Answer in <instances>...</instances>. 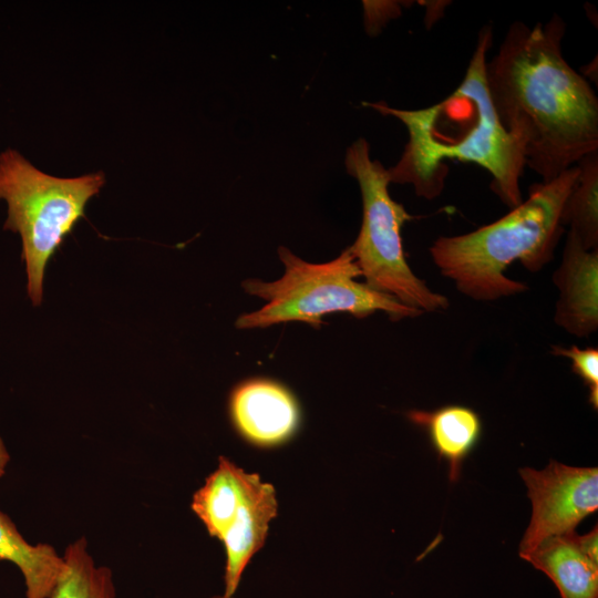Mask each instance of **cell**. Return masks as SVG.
<instances>
[{"mask_svg": "<svg viewBox=\"0 0 598 598\" xmlns=\"http://www.w3.org/2000/svg\"><path fill=\"white\" fill-rule=\"evenodd\" d=\"M563 19L513 22L485 64L491 103L526 165L549 182L598 151V99L564 59Z\"/></svg>", "mask_w": 598, "mask_h": 598, "instance_id": "6da1fadb", "label": "cell"}, {"mask_svg": "<svg viewBox=\"0 0 598 598\" xmlns=\"http://www.w3.org/2000/svg\"><path fill=\"white\" fill-rule=\"evenodd\" d=\"M492 29L484 27L458 87L474 106L472 127L461 138H445L431 127L427 110H400L383 102L364 103L375 111L399 118L408 130L409 141L399 162L388 169L391 183L411 184L415 194L436 198L444 188L446 159L473 163L492 175L491 188L511 209L523 202L519 181L526 166L519 144L503 127L485 83L487 51Z\"/></svg>", "mask_w": 598, "mask_h": 598, "instance_id": "7a4b0ae2", "label": "cell"}, {"mask_svg": "<svg viewBox=\"0 0 598 598\" xmlns=\"http://www.w3.org/2000/svg\"><path fill=\"white\" fill-rule=\"evenodd\" d=\"M577 176L576 164L549 182L532 185L527 199L496 221L439 237L430 247L434 265L461 293L477 301L526 291L528 287L506 277L505 270L518 260L529 272H538L553 260L565 230L561 209Z\"/></svg>", "mask_w": 598, "mask_h": 598, "instance_id": "3957f363", "label": "cell"}, {"mask_svg": "<svg viewBox=\"0 0 598 598\" xmlns=\"http://www.w3.org/2000/svg\"><path fill=\"white\" fill-rule=\"evenodd\" d=\"M278 255L285 266L281 278L270 282L243 281L247 293L267 303L259 310L241 315L236 321L237 328H266L289 321L319 327L323 323L322 317L333 312L363 318L383 311L394 321L423 313L358 281L361 271L349 248L322 264L305 261L282 246Z\"/></svg>", "mask_w": 598, "mask_h": 598, "instance_id": "277c9868", "label": "cell"}, {"mask_svg": "<svg viewBox=\"0 0 598 598\" xmlns=\"http://www.w3.org/2000/svg\"><path fill=\"white\" fill-rule=\"evenodd\" d=\"M104 183L102 172L61 178L38 169L16 150L0 154V200L8 206L3 228L21 238L27 289L34 307L42 302L48 262Z\"/></svg>", "mask_w": 598, "mask_h": 598, "instance_id": "5b68a950", "label": "cell"}, {"mask_svg": "<svg viewBox=\"0 0 598 598\" xmlns=\"http://www.w3.org/2000/svg\"><path fill=\"white\" fill-rule=\"evenodd\" d=\"M344 165L358 182L362 198L360 231L348 248L364 282L422 312L447 309V298L431 290L406 261L401 230L414 217L391 197L389 172L381 162L371 158L363 137L347 148Z\"/></svg>", "mask_w": 598, "mask_h": 598, "instance_id": "8992f818", "label": "cell"}, {"mask_svg": "<svg viewBox=\"0 0 598 598\" xmlns=\"http://www.w3.org/2000/svg\"><path fill=\"white\" fill-rule=\"evenodd\" d=\"M532 502V517L519 544L524 558L546 538L575 532L598 508L597 467H574L551 460L537 471L519 468Z\"/></svg>", "mask_w": 598, "mask_h": 598, "instance_id": "52a82bcc", "label": "cell"}, {"mask_svg": "<svg viewBox=\"0 0 598 598\" xmlns=\"http://www.w3.org/2000/svg\"><path fill=\"white\" fill-rule=\"evenodd\" d=\"M553 282L558 289L556 324L578 338L589 337L598 328V249L586 250L568 231Z\"/></svg>", "mask_w": 598, "mask_h": 598, "instance_id": "ba28073f", "label": "cell"}, {"mask_svg": "<svg viewBox=\"0 0 598 598\" xmlns=\"http://www.w3.org/2000/svg\"><path fill=\"white\" fill-rule=\"evenodd\" d=\"M230 414L238 432L260 446L287 441L299 424L293 395L283 385L266 379L238 385L230 398Z\"/></svg>", "mask_w": 598, "mask_h": 598, "instance_id": "9c48e42d", "label": "cell"}, {"mask_svg": "<svg viewBox=\"0 0 598 598\" xmlns=\"http://www.w3.org/2000/svg\"><path fill=\"white\" fill-rule=\"evenodd\" d=\"M598 530L576 532L540 542L523 559L543 571L561 598H598Z\"/></svg>", "mask_w": 598, "mask_h": 598, "instance_id": "30bf717a", "label": "cell"}, {"mask_svg": "<svg viewBox=\"0 0 598 598\" xmlns=\"http://www.w3.org/2000/svg\"><path fill=\"white\" fill-rule=\"evenodd\" d=\"M277 506L274 486L258 475L220 538L226 551L223 595L234 597L246 566L265 543Z\"/></svg>", "mask_w": 598, "mask_h": 598, "instance_id": "8fae6325", "label": "cell"}, {"mask_svg": "<svg viewBox=\"0 0 598 598\" xmlns=\"http://www.w3.org/2000/svg\"><path fill=\"white\" fill-rule=\"evenodd\" d=\"M406 416L424 430L439 458L447 463L450 482H456L464 461L481 440L480 414L466 405L448 404L433 411L411 410Z\"/></svg>", "mask_w": 598, "mask_h": 598, "instance_id": "7c38bea8", "label": "cell"}, {"mask_svg": "<svg viewBox=\"0 0 598 598\" xmlns=\"http://www.w3.org/2000/svg\"><path fill=\"white\" fill-rule=\"evenodd\" d=\"M0 560L18 567L24 580L25 598H49L64 569L63 556L53 546L28 543L1 511Z\"/></svg>", "mask_w": 598, "mask_h": 598, "instance_id": "4fadbf2b", "label": "cell"}, {"mask_svg": "<svg viewBox=\"0 0 598 598\" xmlns=\"http://www.w3.org/2000/svg\"><path fill=\"white\" fill-rule=\"evenodd\" d=\"M257 474H250L226 457L194 494L192 509L208 534L220 540Z\"/></svg>", "mask_w": 598, "mask_h": 598, "instance_id": "5bb4252c", "label": "cell"}, {"mask_svg": "<svg viewBox=\"0 0 598 598\" xmlns=\"http://www.w3.org/2000/svg\"><path fill=\"white\" fill-rule=\"evenodd\" d=\"M578 176L563 209L561 224L569 227L586 250L598 249V151L578 163Z\"/></svg>", "mask_w": 598, "mask_h": 598, "instance_id": "9a60e30c", "label": "cell"}, {"mask_svg": "<svg viewBox=\"0 0 598 598\" xmlns=\"http://www.w3.org/2000/svg\"><path fill=\"white\" fill-rule=\"evenodd\" d=\"M64 569L49 598H115L112 570L99 566L81 537L66 546Z\"/></svg>", "mask_w": 598, "mask_h": 598, "instance_id": "2e32d148", "label": "cell"}, {"mask_svg": "<svg viewBox=\"0 0 598 598\" xmlns=\"http://www.w3.org/2000/svg\"><path fill=\"white\" fill-rule=\"evenodd\" d=\"M551 353L568 358L571 361V370L578 375L588 388V401L591 406L598 409V349L577 346L563 348L554 346Z\"/></svg>", "mask_w": 598, "mask_h": 598, "instance_id": "e0dca14e", "label": "cell"}, {"mask_svg": "<svg viewBox=\"0 0 598 598\" xmlns=\"http://www.w3.org/2000/svg\"><path fill=\"white\" fill-rule=\"evenodd\" d=\"M10 461L9 452L0 436V478L6 474L7 465Z\"/></svg>", "mask_w": 598, "mask_h": 598, "instance_id": "ac0fdd59", "label": "cell"}, {"mask_svg": "<svg viewBox=\"0 0 598 598\" xmlns=\"http://www.w3.org/2000/svg\"><path fill=\"white\" fill-rule=\"evenodd\" d=\"M210 598H235V596L234 597H227L225 595H220V596H213Z\"/></svg>", "mask_w": 598, "mask_h": 598, "instance_id": "d6986e66", "label": "cell"}]
</instances>
